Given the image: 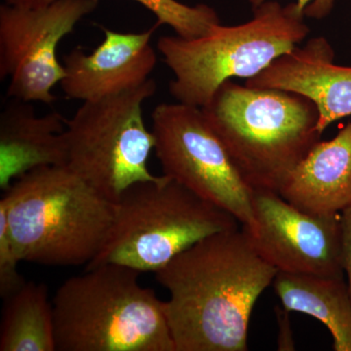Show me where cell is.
<instances>
[{
  "label": "cell",
  "mask_w": 351,
  "mask_h": 351,
  "mask_svg": "<svg viewBox=\"0 0 351 351\" xmlns=\"http://www.w3.org/2000/svg\"><path fill=\"white\" fill-rule=\"evenodd\" d=\"M278 270L243 228L200 240L156 272L176 351H246L252 311Z\"/></svg>",
  "instance_id": "6da1fadb"
},
{
  "label": "cell",
  "mask_w": 351,
  "mask_h": 351,
  "mask_svg": "<svg viewBox=\"0 0 351 351\" xmlns=\"http://www.w3.org/2000/svg\"><path fill=\"white\" fill-rule=\"evenodd\" d=\"M202 108L242 179L279 193L320 142L319 110L295 92L223 82Z\"/></svg>",
  "instance_id": "7a4b0ae2"
},
{
  "label": "cell",
  "mask_w": 351,
  "mask_h": 351,
  "mask_svg": "<svg viewBox=\"0 0 351 351\" xmlns=\"http://www.w3.org/2000/svg\"><path fill=\"white\" fill-rule=\"evenodd\" d=\"M9 233L21 262L88 265L107 239L114 202L68 165L45 166L4 191Z\"/></svg>",
  "instance_id": "3957f363"
},
{
  "label": "cell",
  "mask_w": 351,
  "mask_h": 351,
  "mask_svg": "<svg viewBox=\"0 0 351 351\" xmlns=\"http://www.w3.org/2000/svg\"><path fill=\"white\" fill-rule=\"evenodd\" d=\"M140 271L105 263L64 281L53 299L57 351H176L164 302Z\"/></svg>",
  "instance_id": "277c9868"
},
{
  "label": "cell",
  "mask_w": 351,
  "mask_h": 351,
  "mask_svg": "<svg viewBox=\"0 0 351 351\" xmlns=\"http://www.w3.org/2000/svg\"><path fill=\"white\" fill-rule=\"evenodd\" d=\"M252 9L253 18L244 24L216 25L197 38L158 39L157 48L174 73L169 91L177 101L205 107L223 82L258 75L311 32L295 2L284 6L265 0Z\"/></svg>",
  "instance_id": "5b68a950"
},
{
  "label": "cell",
  "mask_w": 351,
  "mask_h": 351,
  "mask_svg": "<svg viewBox=\"0 0 351 351\" xmlns=\"http://www.w3.org/2000/svg\"><path fill=\"white\" fill-rule=\"evenodd\" d=\"M239 225L230 212L162 175L133 184L115 201L107 239L86 269L117 263L157 272L200 240Z\"/></svg>",
  "instance_id": "8992f818"
},
{
  "label": "cell",
  "mask_w": 351,
  "mask_h": 351,
  "mask_svg": "<svg viewBox=\"0 0 351 351\" xmlns=\"http://www.w3.org/2000/svg\"><path fill=\"white\" fill-rule=\"evenodd\" d=\"M156 91L149 78L130 91L84 101L66 121V165L113 202L133 184L160 178L147 165L156 140L142 108Z\"/></svg>",
  "instance_id": "52a82bcc"
},
{
  "label": "cell",
  "mask_w": 351,
  "mask_h": 351,
  "mask_svg": "<svg viewBox=\"0 0 351 351\" xmlns=\"http://www.w3.org/2000/svg\"><path fill=\"white\" fill-rule=\"evenodd\" d=\"M154 152L163 175L255 228L252 193L202 108L163 103L152 114Z\"/></svg>",
  "instance_id": "ba28073f"
},
{
  "label": "cell",
  "mask_w": 351,
  "mask_h": 351,
  "mask_svg": "<svg viewBox=\"0 0 351 351\" xmlns=\"http://www.w3.org/2000/svg\"><path fill=\"white\" fill-rule=\"evenodd\" d=\"M99 0H55L38 6H0V78L7 96L52 105L53 88L66 75L57 58L62 39L94 12Z\"/></svg>",
  "instance_id": "9c48e42d"
},
{
  "label": "cell",
  "mask_w": 351,
  "mask_h": 351,
  "mask_svg": "<svg viewBox=\"0 0 351 351\" xmlns=\"http://www.w3.org/2000/svg\"><path fill=\"white\" fill-rule=\"evenodd\" d=\"M252 208L255 228L243 230L258 255L274 269L288 274H345L341 213H306L267 189H253Z\"/></svg>",
  "instance_id": "30bf717a"
},
{
  "label": "cell",
  "mask_w": 351,
  "mask_h": 351,
  "mask_svg": "<svg viewBox=\"0 0 351 351\" xmlns=\"http://www.w3.org/2000/svg\"><path fill=\"white\" fill-rule=\"evenodd\" d=\"M156 27L142 32L104 27V39L93 52L75 48L64 55L61 82L66 98L92 101L130 91L144 84L156 64L152 38Z\"/></svg>",
  "instance_id": "8fae6325"
},
{
  "label": "cell",
  "mask_w": 351,
  "mask_h": 351,
  "mask_svg": "<svg viewBox=\"0 0 351 351\" xmlns=\"http://www.w3.org/2000/svg\"><path fill=\"white\" fill-rule=\"evenodd\" d=\"M334 49L326 38L308 39L304 46L274 60L245 85L304 95L319 110L320 133L330 124L351 115V68L334 63Z\"/></svg>",
  "instance_id": "7c38bea8"
},
{
  "label": "cell",
  "mask_w": 351,
  "mask_h": 351,
  "mask_svg": "<svg viewBox=\"0 0 351 351\" xmlns=\"http://www.w3.org/2000/svg\"><path fill=\"white\" fill-rule=\"evenodd\" d=\"M0 114V188L38 168L66 165V121L59 112L38 117L16 100Z\"/></svg>",
  "instance_id": "4fadbf2b"
},
{
  "label": "cell",
  "mask_w": 351,
  "mask_h": 351,
  "mask_svg": "<svg viewBox=\"0 0 351 351\" xmlns=\"http://www.w3.org/2000/svg\"><path fill=\"white\" fill-rule=\"evenodd\" d=\"M279 195L306 213H341L351 205V122L332 140L318 143Z\"/></svg>",
  "instance_id": "5bb4252c"
},
{
  "label": "cell",
  "mask_w": 351,
  "mask_h": 351,
  "mask_svg": "<svg viewBox=\"0 0 351 351\" xmlns=\"http://www.w3.org/2000/svg\"><path fill=\"white\" fill-rule=\"evenodd\" d=\"M274 286L285 311L319 320L331 332L335 351H351V298L343 276L278 271Z\"/></svg>",
  "instance_id": "9a60e30c"
},
{
  "label": "cell",
  "mask_w": 351,
  "mask_h": 351,
  "mask_svg": "<svg viewBox=\"0 0 351 351\" xmlns=\"http://www.w3.org/2000/svg\"><path fill=\"white\" fill-rule=\"evenodd\" d=\"M0 351H56L54 311L45 284L27 282L4 300Z\"/></svg>",
  "instance_id": "2e32d148"
},
{
  "label": "cell",
  "mask_w": 351,
  "mask_h": 351,
  "mask_svg": "<svg viewBox=\"0 0 351 351\" xmlns=\"http://www.w3.org/2000/svg\"><path fill=\"white\" fill-rule=\"evenodd\" d=\"M55 0H4L16 5L38 6ZM156 16L157 25H169L177 36L197 38L205 36L212 27L221 24L216 10L205 4L189 6L178 0H134Z\"/></svg>",
  "instance_id": "e0dca14e"
},
{
  "label": "cell",
  "mask_w": 351,
  "mask_h": 351,
  "mask_svg": "<svg viewBox=\"0 0 351 351\" xmlns=\"http://www.w3.org/2000/svg\"><path fill=\"white\" fill-rule=\"evenodd\" d=\"M20 263L11 241L5 209L0 204V295L3 301L27 283L18 270Z\"/></svg>",
  "instance_id": "ac0fdd59"
},
{
  "label": "cell",
  "mask_w": 351,
  "mask_h": 351,
  "mask_svg": "<svg viewBox=\"0 0 351 351\" xmlns=\"http://www.w3.org/2000/svg\"><path fill=\"white\" fill-rule=\"evenodd\" d=\"M252 7L263 3L265 0H249ZM298 9L304 16L313 19H323L332 12L335 0H295Z\"/></svg>",
  "instance_id": "d6986e66"
},
{
  "label": "cell",
  "mask_w": 351,
  "mask_h": 351,
  "mask_svg": "<svg viewBox=\"0 0 351 351\" xmlns=\"http://www.w3.org/2000/svg\"><path fill=\"white\" fill-rule=\"evenodd\" d=\"M343 228V267L348 276V287L351 298V205L341 213Z\"/></svg>",
  "instance_id": "ffe728a7"
}]
</instances>
